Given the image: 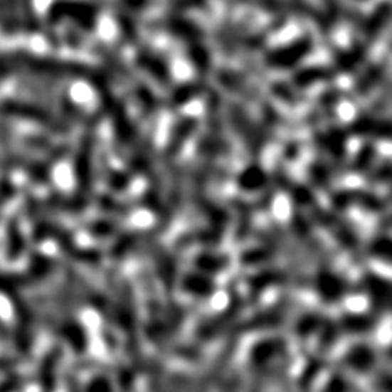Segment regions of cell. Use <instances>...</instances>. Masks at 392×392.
<instances>
[{
  "label": "cell",
  "instance_id": "6da1fadb",
  "mask_svg": "<svg viewBox=\"0 0 392 392\" xmlns=\"http://www.w3.org/2000/svg\"><path fill=\"white\" fill-rule=\"evenodd\" d=\"M0 112L8 115V117H19L26 118L28 121L38 124L41 127H47L50 129H55L58 132H64L65 129L64 124L60 122L51 112L41 108L29 102L23 100H4L0 103Z\"/></svg>",
  "mask_w": 392,
  "mask_h": 392
},
{
  "label": "cell",
  "instance_id": "7a4b0ae2",
  "mask_svg": "<svg viewBox=\"0 0 392 392\" xmlns=\"http://www.w3.org/2000/svg\"><path fill=\"white\" fill-rule=\"evenodd\" d=\"M97 12L96 9L86 2H78V0H58L54 2L48 12V19L55 23L63 18L79 22L86 29H93L96 23Z\"/></svg>",
  "mask_w": 392,
  "mask_h": 392
},
{
  "label": "cell",
  "instance_id": "3957f363",
  "mask_svg": "<svg viewBox=\"0 0 392 392\" xmlns=\"http://www.w3.org/2000/svg\"><path fill=\"white\" fill-rule=\"evenodd\" d=\"M12 308L15 314V343L21 354L28 356L32 347L33 339V317L29 305L21 294L11 297Z\"/></svg>",
  "mask_w": 392,
  "mask_h": 392
},
{
  "label": "cell",
  "instance_id": "277c9868",
  "mask_svg": "<svg viewBox=\"0 0 392 392\" xmlns=\"http://www.w3.org/2000/svg\"><path fill=\"white\" fill-rule=\"evenodd\" d=\"M312 217L319 226L332 234L333 238H336V241L344 248V250L353 255L359 252L358 235H356V233L349 226H346V223H343L340 218L317 208L312 211Z\"/></svg>",
  "mask_w": 392,
  "mask_h": 392
},
{
  "label": "cell",
  "instance_id": "5b68a950",
  "mask_svg": "<svg viewBox=\"0 0 392 392\" xmlns=\"http://www.w3.org/2000/svg\"><path fill=\"white\" fill-rule=\"evenodd\" d=\"M305 282H307V277L304 273H300V270L287 272L280 269H270L252 276L248 285H250L252 295L259 297L263 290H267L272 287H280V285H295V287L302 288Z\"/></svg>",
  "mask_w": 392,
  "mask_h": 392
},
{
  "label": "cell",
  "instance_id": "8992f818",
  "mask_svg": "<svg viewBox=\"0 0 392 392\" xmlns=\"http://www.w3.org/2000/svg\"><path fill=\"white\" fill-rule=\"evenodd\" d=\"M243 309V301L238 297H233L228 302L227 308H224L218 315L208 319V322L202 323L196 330V339L201 341H211L216 339L218 334H221L226 327L231 326L237 315Z\"/></svg>",
  "mask_w": 392,
  "mask_h": 392
},
{
  "label": "cell",
  "instance_id": "52a82bcc",
  "mask_svg": "<svg viewBox=\"0 0 392 392\" xmlns=\"http://www.w3.org/2000/svg\"><path fill=\"white\" fill-rule=\"evenodd\" d=\"M314 288L319 300L327 304L339 302L347 294L346 280L334 270H329V269H323L317 273L314 279Z\"/></svg>",
  "mask_w": 392,
  "mask_h": 392
},
{
  "label": "cell",
  "instance_id": "ba28073f",
  "mask_svg": "<svg viewBox=\"0 0 392 392\" xmlns=\"http://www.w3.org/2000/svg\"><path fill=\"white\" fill-rule=\"evenodd\" d=\"M291 302L290 301H282L279 304H275L273 307L260 311L256 314L253 318L248 319L243 324L241 332H262V330H270L276 329L283 324L285 319H287V315L290 314L291 309Z\"/></svg>",
  "mask_w": 392,
  "mask_h": 392
},
{
  "label": "cell",
  "instance_id": "9c48e42d",
  "mask_svg": "<svg viewBox=\"0 0 392 392\" xmlns=\"http://www.w3.org/2000/svg\"><path fill=\"white\" fill-rule=\"evenodd\" d=\"M50 327L54 329L65 341H68L70 347L76 350V353H83L88 349V334L83 326L78 322L75 317H63L61 322H57L55 318H47Z\"/></svg>",
  "mask_w": 392,
  "mask_h": 392
},
{
  "label": "cell",
  "instance_id": "30bf717a",
  "mask_svg": "<svg viewBox=\"0 0 392 392\" xmlns=\"http://www.w3.org/2000/svg\"><path fill=\"white\" fill-rule=\"evenodd\" d=\"M364 290L375 308L383 312H392V280L368 273L365 275Z\"/></svg>",
  "mask_w": 392,
  "mask_h": 392
},
{
  "label": "cell",
  "instance_id": "8fae6325",
  "mask_svg": "<svg viewBox=\"0 0 392 392\" xmlns=\"http://www.w3.org/2000/svg\"><path fill=\"white\" fill-rule=\"evenodd\" d=\"M311 50L309 38L297 40L290 46H285L267 54V64L275 68H290L302 60Z\"/></svg>",
  "mask_w": 392,
  "mask_h": 392
},
{
  "label": "cell",
  "instance_id": "7c38bea8",
  "mask_svg": "<svg viewBox=\"0 0 392 392\" xmlns=\"http://www.w3.org/2000/svg\"><path fill=\"white\" fill-rule=\"evenodd\" d=\"M61 362V349H51L40 364L38 383L43 392H54L57 388V374Z\"/></svg>",
  "mask_w": 392,
  "mask_h": 392
},
{
  "label": "cell",
  "instance_id": "4fadbf2b",
  "mask_svg": "<svg viewBox=\"0 0 392 392\" xmlns=\"http://www.w3.org/2000/svg\"><path fill=\"white\" fill-rule=\"evenodd\" d=\"M343 361H344L346 368L351 369L353 372L368 374L369 371H372L375 368L376 353L371 346L358 344V346H353L344 354Z\"/></svg>",
  "mask_w": 392,
  "mask_h": 392
},
{
  "label": "cell",
  "instance_id": "5bb4252c",
  "mask_svg": "<svg viewBox=\"0 0 392 392\" xmlns=\"http://www.w3.org/2000/svg\"><path fill=\"white\" fill-rule=\"evenodd\" d=\"M137 64L161 86H167L170 83V68L167 63L157 54L152 51H139L137 55Z\"/></svg>",
  "mask_w": 392,
  "mask_h": 392
},
{
  "label": "cell",
  "instance_id": "9a60e30c",
  "mask_svg": "<svg viewBox=\"0 0 392 392\" xmlns=\"http://www.w3.org/2000/svg\"><path fill=\"white\" fill-rule=\"evenodd\" d=\"M333 203L339 208L347 206H359L366 211H381L383 208V202L374 194L368 192H354V191H344L339 192L333 196Z\"/></svg>",
  "mask_w": 392,
  "mask_h": 392
},
{
  "label": "cell",
  "instance_id": "2e32d148",
  "mask_svg": "<svg viewBox=\"0 0 392 392\" xmlns=\"http://www.w3.org/2000/svg\"><path fill=\"white\" fill-rule=\"evenodd\" d=\"M231 122L237 132L244 138L245 146L250 152H259L262 147L259 132H256L255 125H252L250 120L245 115L243 110H240L238 106H233L231 108Z\"/></svg>",
  "mask_w": 392,
  "mask_h": 392
},
{
  "label": "cell",
  "instance_id": "e0dca14e",
  "mask_svg": "<svg viewBox=\"0 0 392 392\" xmlns=\"http://www.w3.org/2000/svg\"><path fill=\"white\" fill-rule=\"evenodd\" d=\"M378 319L369 314H350L344 315L337 322V329L340 334H365L375 330Z\"/></svg>",
  "mask_w": 392,
  "mask_h": 392
},
{
  "label": "cell",
  "instance_id": "ac0fdd59",
  "mask_svg": "<svg viewBox=\"0 0 392 392\" xmlns=\"http://www.w3.org/2000/svg\"><path fill=\"white\" fill-rule=\"evenodd\" d=\"M195 127H196V121L194 118H185L174 125L164 150V156L167 159H173L177 153L181 152V149L186 144V141L191 138Z\"/></svg>",
  "mask_w": 392,
  "mask_h": 392
},
{
  "label": "cell",
  "instance_id": "d6986e66",
  "mask_svg": "<svg viewBox=\"0 0 392 392\" xmlns=\"http://www.w3.org/2000/svg\"><path fill=\"white\" fill-rule=\"evenodd\" d=\"M181 288L189 294L194 295L196 298H211L213 294H216V283L208 276H203L201 273H186L182 277L181 282Z\"/></svg>",
  "mask_w": 392,
  "mask_h": 392
},
{
  "label": "cell",
  "instance_id": "ffe728a7",
  "mask_svg": "<svg viewBox=\"0 0 392 392\" xmlns=\"http://www.w3.org/2000/svg\"><path fill=\"white\" fill-rule=\"evenodd\" d=\"M353 131L359 135H369L374 138L392 141V122L376 121L375 118H359L353 124Z\"/></svg>",
  "mask_w": 392,
  "mask_h": 392
},
{
  "label": "cell",
  "instance_id": "44dd1931",
  "mask_svg": "<svg viewBox=\"0 0 392 392\" xmlns=\"http://www.w3.org/2000/svg\"><path fill=\"white\" fill-rule=\"evenodd\" d=\"M163 28L170 35H173V37H177L181 40L195 41V40H199V37L202 35L198 25L184 18H170L163 23Z\"/></svg>",
  "mask_w": 392,
  "mask_h": 392
},
{
  "label": "cell",
  "instance_id": "7402d4cb",
  "mask_svg": "<svg viewBox=\"0 0 392 392\" xmlns=\"http://www.w3.org/2000/svg\"><path fill=\"white\" fill-rule=\"evenodd\" d=\"M25 238L16 220H11L6 226V258L11 262L18 260L25 252Z\"/></svg>",
  "mask_w": 392,
  "mask_h": 392
},
{
  "label": "cell",
  "instance_id": "603a6c76",
  "mask_svg": "<svg viewBox=\"0 0 392 392\" xmlns=\"http://www.w3.org/2000/svg\"><path fill=\"white\" fill-rule=\"evenodd\" d=\"M194 265L198 270L203 273H221L228 267L230 259L226 255L205 252V253H199L194 259Z\"/></svg>",
  "mask_w": 392,
  "mask_h": 392
},
{
  "label": "cell",
  "instance_id": "cb8c5ba5",
  "mask_svg": "<svg viewBox=\"0 0 392 392\" xmlns=\"http://www.w3.org/2000/svg\"><path fill=\"white\" fill-rule=\"evenodd\" d=\"M237 184L243 191H247V192L259 191L266 185V173L256 164L248 166L240 173Z\"/></svg>",
  "mask_w": 392,
  "mask_h": 392
},
{
  "label": "cell",
  "instance_id": "d4e9b609",
  "mask_svg": "<svg viewBox=\"0 0 392 392\" xmlns=\"http://www.w3.org/2000/svg\"><path fill=\"white\" fill-rule=\"evenodd\" d=\"M323 326H324V319H323L322 314L311 311V312L301 315V318L297 323V327H295V334L298 336V339L307 340L317 330L323 329Z\"/></svg>",
  "mask_w": 392,
  "mask_h": 392
},
{
  "label": "cell",
  "instance_id": "484cf974",
  "mask_svg": "<svg viewBox=\"0 0 392 392\" xmlns=\"http://www.w3.org/2000/svg\"><path fill=\"white\" fill-rule=\"evenodd\" d=\"M392 14V8L389 5H382L379 6L374 15L371 16V19L368 21V23L365 25V37L366 40L374 41L376 35L379 32H382V29L385 28L389 16Z\"/></svg>",
  "mask_w": 392,
  "mask_h": 392
},
{
  "label": "cell",
  "instance_id": "4316f807",
  "mask_svg": "<svg viewBox=\"0 0 392 392\" xmlns=\"http://www.w3.org/2000/svg\"><path fill=\"white\" fill-rule=\"evenodd\" d=\"M217 78H218V80L221 82V85H223L226 89H228V90H231V92H234V93L243 95L244 97H252V96H250V95H252V90L247 88V83H245L241 78H238V76L234 73V71L221 70V71H220V75H218Z\"/></svg>",
  "mask_w": 392,
  "mask_h": 392
},
{
  "label": "cell",
  "instance_id": "83f0119b",
  "mask_svg": "<svg viewBox=\"0 0 392 392\" xmlns=\"http://www.w3.org/2000/svg\"><path fill=\"white\" fill-rule=\"evenodd\" d=\"M53 262L40 255V253H33L31 256V262H29V275H31V279H35V280H43V279H47L51 273H53Z\"/></svg>",
  "mask_w": 392,
  "mask_h": 392
},
{
  "label": "cell",
  "instance_id": "f1b7e54d",
  "mask_svg": "<svg viewBox=\"0 0 392 392\" xmlns=\"http://www.w3.org/2000/svg\"><path fill=\"white\" fill-rule=\"evenodd\" d=\"M369 252L378 260L392 265V238L391 237H376L369 245Z\"/></svg>",
  "mask_w": 392,
  "mask_h": 392
},
{
  "label": "cell",
  "instance_id": "f546056e",
  "mask_svg": "<svg viewBox=\"0 0 392 392\" xmlns=\"http://www.w3.org/2000/svg\"><path fill=\"white\" fill-rule=\"evenodd\" d=\"M330 78V71L324 67H311V68H307L304 71H301L300 75L295 76V83L297 86H301V88H305V86H309L315 82H324Z\"/></svg>",
  "mask_w": 392,
  "mask_h": 392
},
{
  "label": "cell",
  "instance_id": "4dcf8cb0",
  "mask_svg": "<svg viewBox=\"0 0 392 392\" xmlns=\"http://www.w3.org/2000/svg\"><path fill=\"white\" fill-rule=\"evenodd\" d=\"M188 57L191 60V63L194 64V67L201 71V73H205L209 68L211 64V58H209V53L208 50H205V47H202L201 44H192L188 50Z\"/></svg>",
  "mask_w": 392,
  "mask_h": 392
},
{
  "label": "cell",
  "instance_id": "1f68e13d",
  "mask_svg": "<svg viewBox=\"0 0 392 392\" xmlns=\"http://www.w3.org/2000/svg\"><path fill=\"white\" fill-rule=\"evenodd\" d=\"M235 209H237V213H238V224H237V230H235V238L240 241V240H244L247 237L248 231H250V224H248V223H250L252 212L245 203H241V202H235Z\"/></svg>",
  "mask_w": 392,
  "mask_h": 392
},
{
  "label": "cell",
  "instance_id": "d6a6232c",
  "mask_svg": "<svg viewBox=\"0 0 392 392\" xmlns=\"http://www.w3.org/2000/svg\"><path fill=\"white\" fill-rule=\"evenodd\" d=\"M322 392H354V388H353L351 379L340 374V375H333L326 382Z\"/></svg>",
  "mask_w": 392,
  "mask_h": 392
},
{
  "label": "cell",
  "instance_id": "836d02e7",
  "mask_svg": "<svg viewBox=\"0 0 392 392\" xmlns=\"http://www.w3.org/2000/svg\"><path fill=\"white\" fill-rule=\"evenodd\" d=\"M88 231L93 237L105 238L112 235L117 231V224L110 220H96L88 226Z\"/></svg>",
  "mask_w": 392,
  "mask_h": 392
},
{
  "label": "cell",
  "instance_id": "e575fe53",
  "mask_svg": "<svg viewBox=\"0 0 392 392\" xmlns=\"http://www.w3.org/2000/svg\"><path fill=\"white\" fill-rule=\"evenodd\" d=\"M86 392H114V385L108 376L96 375L88 382Z\"/></svg>",
  "mask_w": 392,
  "mask_h": 392
},
{
  "label": "cell",
  "instance_id": "d590c367",
  "mask_svg": "<svg viewBox=\"0 0 392 392\" xmlns=\"http://www.w3.org/2000/svg\"><path fill=\"white\" fill-rule=\"evenodd\" d=\"M117 21H118V26L124 35V40H127L128 43H134L137 38V31H135V25L134 22L131 21V18L125 16V14H118L117 16Z\"/></svg>",
  "mask_w": 392,
  "mask_h": 392
},
{
  "label": "cell",
  "instance_id": "8d00e7d4",
  "mask_svg": "<svg viewBox=\"0 0 392 392\" xmlns=\"http://www.w3.org/2000/svg\"><path fill=\"white\" fill-rule=\"evenodd\" d=\"M194 93H196V85L189 83L188 86H182L179 89H176V92L173 93L171 102L173 106H181L182 103H186L191 97H194Z\"/></svg>",
  "mask_w": 392,
  "mask_h": 392
},
{
  "label": "cell",
  "instance_id": "74e56055",
  "mask_svg": "<svg viewBox=\"0 0 392 392\" xmlns=\"http://www.w3.org/2000/svg\"><path fill=\"white\" fill-rule=\"evenodd\" d=\"M375 154H376V152H375V149H374L372 146L364 147V149L361 150L359 156L356 157L354 170H356V171H362V170H365V169L372 163V160L375 159Z\"/></svg>",
  "mask_w": 392,
  "mask_h": 392
},
{
  "label": "cell",
  "instance_id": "f35d334b",
  "mask_svg": "<svg viewBox=\"0 0 392 392\" xmlns=\"http://www.w3.org/2000/svg\"><path fill=\"white\" fill-rule=\"evenodd\" d=\"M108 185L115 191H124L129 185V177L118 170H111L108 174Z\"/></svg>",
  "mask_w": 392,
  "mask_h": 392
},
{
  "label": "cell",
  "instance_id": "ab89813d",
  "mask_svg": "<svg viewBox=\"0 0 392 392\" xmlns=\"http://www.w3.org/2000/svg\"><path fill=\"white\" fill-rule=\"evenodd\" d=\"M99 206H100L102 209H105V211H108V212H117V213H127V211H128L127 205H124V203H121V202H118V201L114 202L112 198L106 196V195L100 196V199H99Z\"/></svg>",
  "mask_w": 392,
  "mask_h": 392
},
{
  "label": "cell",
  "instance_id": "60d3db41",
  "mask_svg": "<svg viewBox=\"0 0 392 392\" xmlns=\"http://www.w3.org/2000/svg\"><path fill=\"white\" fill-rule=\"evenodd\" d=\"M23 381L19 375L8 376L2 383H0V392H16L21 389Z\"/></svg>",
  "mask_w": 392,
  "mask_h": 392
},
{
  "label": "cell",
  "instance_id": "b9f144b4",
  "mask_svg": "<svg viewBox=\"0 0 392 392\" xmlns=\"http://www.w3.org/2000/svg\"><path fill=\"white\" fill-rule=\"evenodd\" d=\"M206 0H173V6L176 8H181V9H185V8H202L205 6Z\"/></svg>",
  "mask_w": 392,
  "mask_h": 392
},
{
  "label": "cell",
  "instance_id": "7bdbcfd3",
  "mask_svg": "<svg viewBox=\"0 0 392 392\" xmlns=\"http://www.w3.org/2000/svg\"><path fill=\"white\" fill-rule=\"evenodd\" d=\"M122 4L131 9L139 11L147 8L150 5V0H122Z\"/></svg>",
  "mask_w": 392,
  "mask_h": 392
},
{
  "label": "cell",
  "instance_id": "ee69618b",
  "mask_svg": "<svg viewBox=\"0 0 392 392\" xmlns=\"http://www.w3.org/2000/svg\"><path fill=\"white\" fill-rule=\"evenodd\" d=\"M65 383H67V391L68 392H82L80 385L78 383V379L73 374H68V376L65 378Z\"/></svg>",
  "mask_w": 392,
  "mask_h": 392
}]
</instances>
